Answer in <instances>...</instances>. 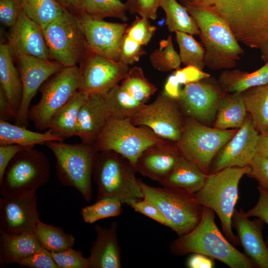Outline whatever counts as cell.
I'll list each match as a JSON object with an SVG mask.
<instances>
[{
    "mask_svg": "<svg viewBox=\"0 0 268 268\" xmlns=\"http://www.w3.org/2000/svg\"><path fill=\"white\" fill-rule=\"evenodd\" d=\"M187 8L206 11L223 20L238 41L268 60V0H180Z\"/></svg>",
    "mask_w": 268,
    "mask_h": 268,
    "instance_id": "obj_1",
    "label": "cell"
},
{
    "mask_svg": "<svg viewBox=\"0 0 268 268\" xmlns=\"http://www.w3.org/2000/svg\"><path fill=\"white\" fill-rule=\"evenodd\" d=\"M214 212L203 206L199 224L188 233L179 236L171 244L175 255L189 253L205 255L231 268H253L257 266L246 255L238 251L219 230L214 221Z\"/></svg>",
    "mask_w": 268,
    "mask_h": 268,
    "instance_id": "obj_2",
    "label": "cell"
},
{
    "mask_svg": "<svg viewBox=\"0 0 268 268\" xmlns=\"http://www.w3.org/2000/svg\"><path fill=\"white\" fill-rule=\"evenodd\" d=\"M250 171L248 165L228 167L209 173L203 186L194 195L198 203L218 215L224 235L234 246L240 243L232 229V217L239 198L238 185L242 177Z\"/></svg>",
    "mask_w": 268,
    "mask_h": 268,
    "instance_id": "obj_3",
    "label": "cell"
},
{
    "mask_svg": "<svg viewBox=\"0 0 268 268\" xmlns=\"http://www.w3.org/2000/svg\"><path fill=\"white\" fill-rule=\"evenodd\" d=\"M187 9L200 31L199 36L205 51V66L211 70L235 67L244 52L228 25L206 11Z\"/></svg>",
    "mask_w": 268,
    "mask_h": 268,
    "instance_id": "obj_4",
    "label": "cell"
},
{
    "mask_svg": "<svg viewBox=\"0 0 268 268\" xmlns=\"http://www.w3.org/2000/svg\"><path fill=\"white\" fill-rule=\"evenodd\" d=\"M54 155L58 179L64 186L74 188L86 201L92 197L91 179L99 153L94 143L69 144L49 141L45 144Z\"/></svg>",
    "mask_w": 268,
    "mask_h": 268,
    "instance_id": "obj_5",
    "label": "cell"
},
{
    "mask_svg": "<svg viewBox=\"0 0 268 268\" xmlns=\"http://www.w3.org/2000/svg\"><path fill=\"white\" fill-rule=\"evenodd\" d=\"M136 170L125 158L113 151H99L93 172L97 186L96 200L109 197L131 206L143 198Z\"/></svg>",
    "mask_w": 268,
    "mask_h": 268,
    "instance_id": "obj_6",
    "label": "cell"
},
{
    "mask_svg": "<svg viewBox=\"0 0 268 268\" xmlns=\"http://www.w3.org/2000/svg\"><path fill=\"white\" fill-rule=\"evenodd\" d=\"M49 160L42 151L34 148H23L11 160L0 182L1 197L36 193L49 180Z\"/></svg>",
    "mask_w": 268,
    "mask_h": 268,
    "instance_id": "obj_7",
    "label": "cell"
},
{
    "mask_svg": "<svg viewBox=\"0 0 268 268\" xmlns=\"http://www.w3.org/2000/svg\"><path fill=\"white\" fill-rule=\"evenodd\" d=\"M139 180L143 198L152 202L165 218L167 227L178 236L191 231L200 222L203 206L194 195L169 188L149 186Z\"/></svg>",
    "mask_w": 268,
    "mask_h": 268,
    "instance_id": "obj_8",
    "label": "cell"
},
{
    "mask_svg": "<svg viewBox=\"0 0 268 268\" xmlns=\"http://www.w3.org/2000/svg\"><path fill=\"white\" fill-rule=\"evenodd\" d=\"M166 141L146 126L134 125L129 119L111 117L94 144L99 151H113L122 155L135 169L146 149Z\"/></svg>",
    "mask_w": 268,
    "mask_h": 268,
    "instance_id": "obj_9",
    "label": "cell"
},
{
    "mask_svg": "<svg viewBox=\"0 0 268 268\" xmlns=\"http://www.w3.org/2000/svg\"><path fill=\"white\" fill-rule=\"evenodd\" d=\"M238 129L211 128L187 117L181 136L175 143L183 157L208 174L213 158Z\"/></svg>",
    "mask_w": 268,
    "mask_h": 268,
    "instance_id": "obj_10",
    "label": "cell"
},
{
    "mask_svg": "<svg viewBox=\"0 0 268 268\" xmlns=\"http://www.w3.org/2000/svg\"><path fill=\"white\" fill-rule=\"evenodd\" d=\"M80 85L79 67H64L40 88L41 98L30 108L29 121L37 130H47L53 116L78 91Z\"/></svg>",
    "mask_w": 268,
    "mask_h": 268,
    "instance_id": "obj_11",
    "label": "cell"
},
{
    "mask_svg": "<svg viewBox=\"0 0 268 268\" xmlns=\"http://www.w3.org/2000/svg\"><path fill=\"white\" fill-rule=\"evenodd\" d=\"M43 31L51 59L64 67L76 66L88 52L75 15L67 9Z\"/></svg>",
    "mask_w": 268,
    "mask_h": 268,
    "instance_id": "obj_12",
    "label": "cell"
},
{
    "mask_svg": "<svg viewBox=\"0 0 268 268\" xmlns=\"http://www.w3.org/2000/svg\"><path fill=\"white\" fill-rule=\"evenodd\" d=\"M177 101L160 92L149 104H145L130 120L137 126H146L156 134L168 141L177 142L185 123Z\"/></svg>",
    "mask_w": 268,
    "mask_h": 268,
    "instance_id": "obj_13",
    "label": "cell"
},
{
    "mask_svg": "<svg viewBox=\"0 0 268 268\" xmlns=\"http://www.w3.org/2000/svg\"><path fill=\"white\" fill-rule=\"evenodd\" d=\"M79 64L78 90L87 95H104L122 80L129 69L128 66L121 62L89 51Z\"/></svg>",
    "mask_w": 268,
    "mask_h": 268,
    "instance_id": "obj_14",
    "label": "cell"
},
{
    "mask_svg": "<svg viewBox=\"0 0 268 268\" xmlns=\"http://www.w3.org/2000/svg\"><path fill=\"white\" fill-rule=\"evenodd\" d=\"M16 58L22 83V96L14 120L15 124L27 127L30 103L37 91L47 80L64 67L57 62L26 55H20Z\"/></svg>",
    "mask_w": 268,
    "mask_h": 268,
    "instance_id": "obj_15",
    "label": "cell"
},
{
    "mask_svg": "<svg viewBox=\"0 0 268 268\" xmlns=\"http://www.w3.org/2000/svg\"><path fill=\"white\" fill-rule=\"evenodd\" d=\"M75 16L88 51L120 62V45L127 24L94 19L80 12Z\"/></svg>",
    "mask_w": 268,
    "mask_h": 268,
    "instance_id": "obj_16",
    "label": "cell"
},
{
    "mask_svg": "<svg viewBox=\"0 0 268 268\" xmlns=\"http://www.w3.org/2000/svg\"><path fill=\"white\" fill-rule=\"evenodd\" d=\"M259 135L252 116L248 113L242 126L213 158L208 174L228 167L249 165L256 153Z\"/></svg>",
    "mask_w": 268,
    "mask_h": 268,
    "instance_id": "obj_17",
    "label": "cell"
},
{
    "mask_svg": "<svg viewBox=\"0 0 268 268\" xmlns=\"http://www.w3.org/2000/svg\"><path fill=\"white\" fill-rule=\"evenodd\" d=\"M208 78L185 85L177 101L188 117L203 124L215 118L220 98L225 93L219 85Z\"/></svg>",
    "mask_w": 268,
    "mask_h": 268,
    "instance_id": "obj_18",
    "label": "cell"
},
{
    "mask_svg": "<svg viewBox=\"0 0 268 268\" xmlns=\"http://www.w3.org/2000/svg\"><path fill=\"white\" fill-rule=\"evenodd\" d=\"M36 194L0 198V232L33 233L40 220Z\"/></svg>",
    "mask_w": 268,
    "mask_h": 268,
    "instance_id": "obj_19",
    "label": "cell"
},
{
    "mask_svg": "<svg viewBox=\"0 0 268 268\" xmlns=\"http://www.w3.org/2000/svg\"><path fill=\"white\" fill-rule=\"evenodd\" d=\"M8 44L15 58L26 55L45 60L51 59L42 29L23 9L11 28Z\"/></svg>",
    "mask_w": 268,
    "mask_h": 268,
    "instance_id": "obj_20",
    "label": "cell"
},
{
    "mask_svg": "<svg viewBox=\"0 0 268 268\" xmlns=\"http://www.w3.org/2000/svg\"><path fill=\"white\" fill-rule=\"evenodd\" d=\"M182 157L175 142L166 140L146 149L138 157L135 169L142 175L160 183Z\"/></svg>",
    "mask_w": 268,
    "mask_h": 268,
    "instance_id": "obj_21",
    "label": "cell"
},
{
    "mask_svg": "<svg viewBox=\"0 0 268 268\" xmlns=\"http://www.w3.org/2000/svg\"><path fill=\"white\" fill-rule=\"evenodd\" d=\"M241 208H235L232 225L237 233L245 254L261 268H268V246L262 233L261 219L251 220Z\"/></svg>",
    "mask_w": 268,
    "mask_h": 268,
    "instance_id": "obj_22",
    "label": "cell"
},
{
    "mask_svg": "<svg viewBox=\"0 0 268 268\" xmlns=\"http://www.w3.org/2000/svg\"><path fill=\"white\" fill-rule=\"evenodd\" d=\"M111 117L103 95H88L78 113L76 135L82 142L95 143Z\"/></svg>",
    "mask_w": 268,
    "mask_h": 268,
    "instance_id": "obj_23",
    "label": "cell"
},
{
    "mask_svg": "<svg viewBox=\"0 0 268 268\" xmlns=\"http://www.w3.org/2000/svg\"><path fill=\"white\" fill-rule=\"evenodd\" d=\"M118 224L109 227L96 225V237L90 250V268H121V251L118 239Z\"/></svg>",
    "mask_w": 268,
    "mask_h": 268,
    "instance_id": "obj_24",
    "label": "cell"
},
{
    "mask_svg": "<svg viewBox=\"0 0 268 268\" xmlns=\"http://www.w3.org/2000/svg\"><path fill=\"white\" fill-rule=\"evenodd\" d=\"M8 43L0 45V89L3 91L15 115L20 106L22 86L20 74L13 62Z\"/></svg>",
    "mask_w": 268,
    "mask_h": 268,
    "instance_id": "obj_25",
    "label": "cell"
},
{
    "mask_svg": "<svg viewBox=\"0 0 268 268\" xmlns=\"http://www.w3.org/2000/svg\"><path fill=\"white\" fill-rule=\"evenodd\" d=\"M42 248L34 233L12 234L0 232V267L18 263Z\"/></svg>",
    "mask_w": 268,
    "mask_h": 268,
    "instance_id": "obj_26",
    "label": "cell"
},
{
    "mask_svg": "<svg viewBox=\"0 0 268 268\" xmlns=\"http://www.w3.org/2000/svg\"><path fill=\"white\" fill-rule=\"evenodd\" d=\"M207 176L197 165L182 156L160 184L164 187L194 195L203 186Z\"/></svg>",
    "mask_w": 268,
    "mask_h": 268,
    "instance_id": "obj_27",
    "label": "cell"
},
{
    "mask_svg": "<svg viewBox=\"0 0 268 268\" xmlns=\"http://www.w3.org/2000/svg\"><path fill=\"white\" fill-rule=\"evenodd\" d=\"M88 95L78 91L52 118L48 129L62 140L76 135V123L80 108Z\"/></svg>",
    "mask_w": 268,
    "mask_h": 268,
    "instance_id": "obj_28",
    "label": "cell"
},
{
    "mask_svg": "<svg viewBox=\"0 0 268 268\" xmlns=\"http://www.w3.org/2000/svg\"><path fill=\"white\" fill-rule=\"evenodd\" d=\"M26 128L0 120V145L18 144L31 148L37 144L45 145L49 141H63L48 130L42 133Z\"/></svg>",
    "mask_w": 268,
    "mask_h": 268,
    "instance_id": "obj_29",
    "label": "cell"
},
{
    "mask_svg": "<svg viewBox=\"0 0 268 268\" xmlns=\"http://www.w3.org/2000/svg\"><path fill=\"white\" fill-rule=\"evenodd\" d=\"M247 113L242 92L225 93L220 98L213 127L221 130L239 129Z\"/></svg>",
    "mask_w": 268,
    "mask_h": 268,
    "instance_id": "obj_30",
    "label": "cell"
},
{
    "mask_svg": "<svg viewBox=\"0 0 268 268\" xmlns=\"http://www.w3.org/2000/svg\"><path fill=\"white\" fill-rule=\"evenodd\" d=\"M268 82V60L256 70L248 72L240 69L226 70L220 74L218 84L226 93L242 92Z\"/></svg>",
    "mask_w": 268,
    "mask_h": 268,
    "instance_id": "obj_31",
    "label": "cell"
},
{
    "mask_svg": "<svg viewBox=\"0 0 268 268\" xmlns=\"http://www.w3.org/2000/svg\"><path fill=\"white\" fill-rule=\"evenodd\" d=\"M246 110L259 134L268 131V82L242 92Z\"/></svg>",
    "mask_w": 268,
    "mask_h": 268,
    "instance_id": "obj_32",
    "label": "cell"
},
{
    "mask_svg": "<svg viewBox=\"0 0 268 268\" xmlns=\"http://www.w3.org/2000/svg\"><path fill=\"white\" fill-rule=\"evenodd\" d=\"M160 7L165 12V23L170 32L200 35V31L187 8L177 0H161Z\"/></svg>",
    "mask_w": 268,
    "mask_h": 268,
    "instance_id": "obj_33",
    "label": "cell"
},
{
    "mask_svg": "<svg viewBox=\"0 0 268 268\" xmlns=\"http://www.w3.org/2000/svg\"><path fill=\"white\" fill-rule=\"evenodd\" d=\"M103 96L111 117L116 119L131 120L145 104L134 99L118 84Z\"/></svg>",
    "mask_w": 268,
    "mask_h": 268,
    "instance_id": "obj_34",
    "label": "cell"
},
{
    "mask_svg": "<svg viewBox=\"0 0 268 268\" xmlns=\"http://www.w3.org/2000/svg\"><path fill=\"white\" fill-rule=\"evenodd\" d=\"M42 247L51 252H60L73 246L75 238L63 228L48 224L39 220L34 231Z\"/></svg>",
    "mask_w": 268,
    "mask_h": 268,
    "instance_id": "obj_35",
    "label": "cell"
},
{
    "mask_svg": "<svg viewBox=\"0 0 268 268\" xmlns=\"http://www.w3.org/2000/svg\"><path fill=\"white\" fill-rule=\"evenodd\" d=\"M77 9L94 19L114 17L124 22L128 20L127 5L120 0H81Z\"/></svg>",
    "mask_w": 268,
    "mask_h": 268,
    "instance_id": "obj_36",
    "label": "cell"
},
{
    "mask_svg": "<svg viewBox=\"0 0 268 268\" xmlns=\"http://www.w3.org/2000/svg\"><path fill=\"white\" fill-rule=\"evenodd\" d=\"M24 12L42 30L62 15L66 9L56 0H21Z\"/></svg>",
    "mask_w": 268,
    "mask_h": 268,
    "instance_id": "obj_37",
    "label": "cell"
},
{
    "mask_svg": "<svg viewBox=\"0 0 268 268\" xmlns=\"http://www.w3.org/2000/svg\"><path fill=\"white\" fill-rule=\"evenodd\" d=\"M121 88L137 101L145 104L157 90L156 86L144 76L142 68H129L120 85Z\"/></svg>",
    "mask_w": 268,
    "mask_h": 268,
    "instance_id": "obj_38",
    "label": "cell"
},
{
    "mask_svg": "<svg viewBox=\"0 0 268 268\" xmlns=\"http://www.w3.org/2000/svg\"><path fill=\"white\" fill-rule=\"evenodd\" d=\"M176 41L179 48V56L186 66H194L202 70L204 65V49L192 35L176 31Z\"/></svg>",
    "mask_w": 268,
    "mask_h": 268,
    "instance_id": "obj_39",
    "label": "cell"
},
{
    "mask_svg": "<svg viewBox=\"0 0 268 268\" xmlns=\"http://www.w3.org/2000/svg\"><path fill=\"white\" fill-rule=\"evenodd\" d=\"M152 67L156 70L167 72L180 68L181 61L179 55L175 51L172 36L160 41L159 46L149 56Z\"/></svg>",
    "mask_w": 268,
    "mask_h": 268,
    "instance_id": "obj_40",
    "label": "cell"
},
{
    "mask_svg": "<svg viewBox=\"0 0 268 268\" xmlns=\"http://www.w3.org/2000/svg\"><path fill=\"white\" fill-rule=\"evenodd\" d=\"M122 204L117 199L103 198L92 205L82 207L81 215L86 223L92 224L102 219L120 215L122 212Z\"/></svg>",
    "mask_w": 268,
    "mask_h": 268,
    "instance_id": "obj_41",
    "label": "cell"
},
{
    "mask_svg": "<svg viewBox=\"0 0 268 268\" xmlns=\"http://www.w3.org/2000/svg\"><path fill=\"white\" fill-rule=\"evenodd\" d=\"M148 19L136 15L131 24L127 27L125 34L142 46L147 45L157 29L156 26L150 24Z\"/></svg>",
    "mask_w": 268,
    "mask_h": 268,
    "instance_id": "obj_42",
    "label": "cell"
},
{
    "mask_svg": "<svg viewBox=\"0 0 268 268\" xmlns=\"http://www.w3.org/2000/svg\"><path fill=\"white\" fill-rule=\"evenodd\" d=\"M49 252L59 268H90L88 258L72 247L60 252Z\"/></svg>",
    "mask_w": 268,
    "mask_h": 268,
    "instance_id": "obj_43",
    "label": "cell"
},
{
    "mask_svg": "<svg viewBox=\"0 0 268 268\" xmlns=\"http://www.w3.org/2000/svg\"><path fill=\"white\" fill-rule=\"evenodd\" d=\"M145 54L142 45L124 34L120 45V62L129 66L137 62Z\"/></svg>",
    "mask_w": 268,
    "mask_h": 268,
    "instance_id": "obj_44",
    "label": "cell"
},
{
    "mask_svg": "<svg viewBox=\"0 0 268 268\" xmlns=\"http://www.w3.org/2000/svg\"><path fill=\"white\" fill-rule=\"evenodd\" d=\"M22 9L21 0H0V21L11 28L16 23Z\"/></svg>",
    "mask_w": 268,
    "mask_h": 268,
    "instance_id": "obj_45",
    "label": "cell"
},
{
    "mask_svg": "<svg viewBox=\"0 0 268 268\" xmlns=\"http://www.w3.org/2000/svg\"><path fill=\"white\" fill-rule=\"evenodd\" d=\"M17 264L21 267L30 268H59L49 251L43 248Z\"/></svg>",
    "mask_w": 268,
    "mask_h": 268,
    "instance_id": "obj_46",
    "label": "cell"
},
{
    "mask_svg": "<svg viewBox=\"0 0 268 268\" xmlns=\"http://www.w3.org/2000/svg\"><path fill=\"white\" fill-rule=\"evenodd\" d=\"M249 166L248 175L256 179L259 186L268 192V158L255 155Z\"/></svg>",
    "mask_w": 268,
    "mask_h": 268,
    "instance_id": "obj_47",
    "label": "cell"
},
{
    "mask_svg": "<svg viewBox=\"0 0 268 268\" xmlns=\"http://www.w3.org/2000/svg\"><path fill=\"white\" fill-rule=\"evenodd\" d=\"M135 211L144 215L152 220L167 226V221L159 209L150 201L143 198L131 206Z\"/></svg>",
    "mask_w": 268,
    "mask_h": 268,
    "instance_id": "obj_48",
    "label": "cell"
},
{
    "mask_svg": "<svg viewBox=\"0 0 268 268\" xmlns=\"http://www.w3.org/2000/svg\"><path fill=\"white\" fill-rule=\"evenodd\" d=\"M181 84L196 82L210 77V75L194 66H186L173 71Z\"/></svg>",
    "mask_w": 268,
    "mask_h": 268,
    "instance_id": "obj_49",
    "label": "cell"
},
{
    "mask_svg": "<svg viewBox=\"0 0 268 268\" xmlns=\"http://www.w3.org/2000/svg\"><path fill=\"white\" fill-rule=\"evenodd\" d=\"M259 197L257 204L245 213L248 217H256L268 225V192L258 186Z\"/></svg>",
    "mask_w": 268,
    "mask_h": 268,
    "instance_id": "obj_50",
    "label": "cell"
},
{
    "mask_svg": "<svg viewBox=\"0 0 268 268\" xmlns=\"http://www.w3.org/2000/svg\"><path fill=\"white\" fill-rule=\"evenodd\" d=\"M23 148L18 144L0 145V182L10 162Z\"/></svg>",
    "mask_w": 268,
    "mask_h": 268,
    "instance_id": "obj_51",
    "label": "cell"
},
{
    "mask_svg": "<svg viewBox=\"0 0 268 268\" xmlns=\"http://www.w3.org/2000/svg\"><path fill=\"white\" fill-rule=\"evenodd\" d=\"M161 0H136V13L140 17L155 20Z\"/></svg>",
    "mask_w": 268,
    "mask_h": 268,
    "instance_id": "obj_52",
    "label": "cell"
},
{
    "mask_svg": "<svg viewBox=\"0 0 268 268\" xmlns=\"http://www.w3.org/2000/svg\"><path fill=\"white\" fill-rule=\"evenodd\" d=\"M213 260L205 255L195 253L188 259L187 266L189 268H212L214 267Z\"/></svg>",
    "mask_w": 268,
    "mask_h": 268,
    "instance_id": "obj_53",
    "label": "cell"
},
{
    "mask_svg": "<svg viewBox=\"0 0 268 268\" xmlns=\"http://www.w3.org/2000/svg\"><path fill=\"white\" fill-rule=\"evenodd\" d=\"M180 85L176 76L172 73L166 80L163 92L170 98L178 101L181 94Z\"/></svg>",
    "mask_w": 268,
    "mask_h": 268,
    "instance_id": "obj_54",
    "label": "cell"
},
{
    "mask_svg": "<svg viewBox=\"0 0 268 268\" xmlns=\"http://www.w3.org/2000/svg\"><path fill=\"white\" fill-rule=\"evenodd\" d=\"M15 119V115L3 91L0 89V120L9 122Z\"/></svg>",
    "mask_w": 268,
    "mask_h": 268,
    "instance_id": "obj_55",
    "label": "cell"
},
{
    "mask_svg": "<svg viewBox=\"0 0 268 268\" xmlns=\"http://www.w3.org/2000/svg\"><path fill=\"white\" fill-rule=\"evenodd\" d=\"M255 154L268 158V131L264 133L259 134Z\"/></svg>",
    "mask_w": 268,
    "mask_h": 268,
    "instance_id": "obj_56",
    "label": "cell"
},
{
    "mask_svg": "<svg viewBox=\"0 0 268 268\" xmlns=\"http://www.w3.org/2000/svg\"><path fill=\"white\" fill-rule=\"evenodd\" d=\"M126 3L127 5L128 11L131 14L136 13V0H127Z\"/></svg>",
    "mask_w": 268,
    "mask_h": 268,
    "instance_id": "obj_57",
    "label": "cell"
},
{
    "mask_svg": "<svg viewBox=\"0 0 268 268\" xmlns=\"http://www.w3.org/2000/svg\"><path fill=\"white\" fill-rule=\"evenodd\" d=\"M80 0H66L67 4H69L73 7L77 9L78 8Z\"/></svg>",
    "mask_w": 268,
    "mask_h": 268,
    "instance_id": "obj_58",
    "label": "cell"
},
{
    "mask_svg": "<svg viewBox=\"0 0 268 268\" xmlns=\"http://www.w3.org/2000/svg\"></svg>",
    "mask_w": 268,
    "mask_h": 268,
    "instance_id": "obj_59",
    "label": "cell"
}]
</instances>
